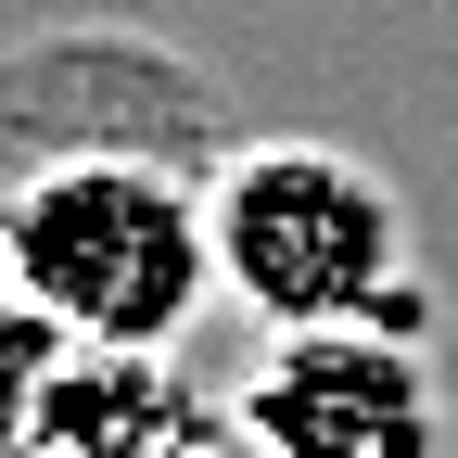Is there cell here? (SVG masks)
I'll use <instances>...</instances> for the list:
<instances>
[{
  "mask_svg": "<svg viewBox=\"0 0 458 458\" xmlns=\"http://www.w3.org/2000/svg\"><path fill=\"white\" fill-rule=\"evenodd\" d=\"M0 280L13 306L77 344H191L216 280V165H179L153 140H77L26 153L0 204Z\"/></svg>",
  "mask_w": 458,
  "mask_h": 458,
  "instance_id": "6da1fadb",
  "label": "cell"
},
{
  "mask_svg": "<svg viewBox=\"0 0 458 458\" xmlns=\"http://www.w3.org/2000/svg\"><path fill=\"white\" fill-rule=\"evenodd\" d=\"M216 280L255 331H420L433 280L408 191L344 140H242L216 153Z\"/></svg>",
  "mask_w": 458,
  "mask_h": 458,
  "instance_id": "7a4b0ae2",
  "label": "cell"
},
{
  "mask_svg": "<svg viewBox=\"0 0 458 458\" xmlns=\"http://www.w3.org/2000/svg\"><path fill=\"white\" fill-rule=\"evenodd\" d=\"M216 458H229V445H216Z\"/></svg>",
  "mask_w": 458,
  "mask_h": 458,
  "instance_id": "5b68a950",
  "label": "cell"
},
{
  "mask_svg": "<svg viewBox=\"0 0 458 458\" xmlns=\"http://www.w3.org/2000/svg\"><path fill=\"white\" fill-rule=\"evenodd\" d=\"M229 408L179 344H77L13 306V458H216Z\"/></svg>",
  "mask_w": 458,
  "mask_h": 458,
  "instance_id": "277c9868",
  "label": "cell"
},
{
  "mask_svg": "<svg viewBox=\"0 0 458 458\" xmlns=\"http://www.w3.org/2000/svg\"><path fill=\"white\" fill-rule=\"evenodd\" d=\"M445 369L420 331H267L229 382V445L255 458H445Z\"/></svg>",
  "mask_w": 458,
  "mask_h": 458,
  "instance_id": "3957f363",
  "label": "cell"
}]
</instances>
